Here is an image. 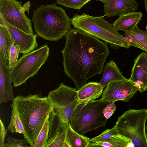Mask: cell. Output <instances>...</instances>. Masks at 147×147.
I'll use <instances>...</instances> for the list:
<instances>
[{
  "instance_id": "cell-1",
  "label": "cell",
  "mask_w": 147,
  "mask_h": 147,
  "mask_svg": "<svg viewBox=\"0 0 147 147\" xmlns=\"http://www.w3.org/2000/svg\"><path fill=\"white\" fill-rule=\"evenodd\" d=\"M65 36L66 42L61 51L64 70L78 90L88 79L102 73L109 51L107 43L74 27Z\"/></svg>"
},
{
  "instance_id": "cell-2",
  "label": "cell",
  "mask_w": 147,
  "mask_h": 147,
  "mask_svg": "<svg viewBox=\"0 0 147 147\" xmlns=\"http://www.w3.org/2000/svg\"><path fill=\"white\" fill-rule=\"evenodd\" d=\"M12 101L24 128V138L32 147L54 106L47 96L40 94L19 96Z\"/></svg>"
},
{
  "instance_id": "cell-3",
  "label": "cell",
  "mask_w": 147,
  "mask_h": 147,
  "mask_svg": "<svg viewBox=\"0 0 147 147\" xmlns=\"http://www.w3.org/2000/svg\"><path fill=\"white\" fill-rule=\"evenodd\" d=\"M31 21L37 36L50 41L60 39L71 29V19L55 3L38 7L34 11Z\"/></svg>"
},
{
  "instance_id": "cell-4",
  "label": "cell",
  "mask_w": 147,
  "mask_h": 147,
  "mask_svg": "<svg viewBox=\"0 0 147 147\" xmlns=\"http://www.w3.org/2000/svg\"><path fill=\"white\" fill-rule=\"evenodd\" d=\"M104 16L95 17L84 13H76L71 19L74 28L100 39L111 47L117 49L120 47L129 48V44L124 38L112 24L106 21Z\"/></svg>"
},
{
  "instance_id": "cell-5",
  "label": "cell",
  "mask_w": 147,
  "mask_h": 147,
  "mask_svg": "<svg viewBox=\"0 0 147 147\" xmlns=\"http://www.w3.org/2000/svg\"><path fill=\"white\" fill-rule=\"evenodd\" d=\"M111 102L100 99L79 103L72 115L69 123L71 127L77 133L83 135L105 126L107 119L103 111Z\"/></svg>"
},
{
  "instance_id": "cell-6",
  "label": "cell",
  "mask_w": 147,
  "mask_h": 147,
  "mask_svg": "<svg viewBox=\"0 0 147 147\" xmlns=\"http://www.w3.org/2000/svg\"><path fill=\"white\" fill-rule=\"evenodd\" d=\"M147 109L129 110L118 117L115 126L119 134L131 139L135 147H147Z\"/></svg>"
},
{
  "instance_id": "cell-7",
  "label": "cell",
  "mask_w": 147,
  "mask_h": 147,
  "mask_svg": "<svg viewBox=\"0 0 147 147\" xmlns=\"http://www.w3.org/2000/svg\"><path fill=\"white\" fill-rule=\"evenodd\" d=\"M49 53V48L45 43L35 50L23 54L11 69L14 86L25 83L28 79L37 74Z\"/></svg>"
},
{
  "instance_id": "cell-8",
  "label": "cell",
  "mask_w": 147,
  "mask_h": 147,
  "mask_svg": "<svg viewBox=\"0 0 147 147\" xmlns=\"http://www.w3.org/2000/svg\"><path fill=\"white\" fill-rule=\"evenodd\" d=\"M30 3L28 1L23 6L16 0H0V16L11 25L28 34H33L31 21L25 15L29 14Z\"/></svg>"
},
{
  "instance_id": "cell-9",
  "label": "cell",
  "mask_w": 147,
  "mask_h": 147,
  "mask_svg": "<svg viewBox=\"0 0 147 147\" xmlns=\"http://www.w3.org/2000/svg\"><path fill=\"white\" fill-rule=\"evenodd\" d=\"M138 90L129 79L111 80L103 91L101 99L103 101L115 102L121 100L127 102Z\"/></svg>"
},
{
  "instance_id": "cell-10",
  "label": "cell",
  "mask_w": 147,
  "mask_h": 147,
  "mask_svg": "<svg viewBox=\"0 0 147 147\" xmlns=\"http://www.w3.org/2000/svg\"><path fill=\"white\" fill-rule=\"evenodd\" d=\"M141 93L147 90V53H140L134 60L129 79Z\"/></svg>"
},
{
  "instance_id": "cell-11",
  "label": "cell",
  "mask_w": 147,
  "mask_h": 147,
  "mask_svg": "<svg viewBox=\"0 0 147 147\" xmlns=\"http://www.w3.org/2000/svg\"><path fill=\"white\" fill-rule=\"evenodd\" d=\"M4 21L8 28L14 44L20 46V53L25 54L36 49L38 46L36 40L37 35L27 33Z\"/></svg>"
},
{
  "instance_id": "cell-12",
  "label": "cell",
  "mask_w": 147,
  "mask_h": 147,
  "mask_svg": "<svg viewBox=\"0 0 147 147\" xmlns=\"http://www.w3.org/2000/svg\"><path fill=\"white\" fill-rule=\"evenodd\" d=\"M47 96L54 107H61L77 100V91L61 83L57 88L50 91Z\"/></svg>"
},
{
  "instance_id": "cell-13",
  "label": "cell",
  "mask_w": 147,
  "mask_h": 147,
  "mask_svg": "<svg viewBox=\"0 0 147 147\" xmlns=\"http://www.w3.org/2000/svg\"><path fill=\"white\" fill-rule=\"evenodd\" d=\"M104 4V16H120L135 11L139 5L135 0H105Z\"/></svg>"
},
{
  "instance_id": "cell-14",
  "label": "cell",
  "mask_w": 147,
  "mask_h": 147,
  "mask_svg": "<svg viewBox=\"0 0 147 147\" xmlns=\"http://www.w3.org/2000/svg\"><path fill=\"white\" fill-rule=\"evenodd\" d=\"M11 69L0 61V103L13 100Z\"/></svg>"
},
{
  "instance_id": "cell-15",
  "label": "cell",
  "mask_w": 147,
  "mask_h": 147,
  "mask_svg": "<svg viewBox=\"0 0 147 147\" xmlns=\"http://www.w3.org/2000/svg\"><path fill=\"white\" fill-rule=\"evenodd\" d=\"M104 87L99 83L90 82L77 91V100L81 103L95 100L102 95Z\"/></svg>"
},
{
  "instance_id": "cell-16",
  "label": "cell",
  "mask_w": 147,
  "mask_h": 147,
  "mask_svg": "<svg viewBox=\"0 0 147 147\" xmlns=\"http://www.w3.org/2000/svg\"><path fill=\"white\" fill-rule=\"evenodd\" d=\"M142 16V12L133 11L121 15L112 25L117 31L124 32L133 30L138 25Z\"/></svg>"
},
{
  "instance_id": "cell-17",
  "label": "cell",
  "mask_w": 147,
  "mask_h": 147,
  "mask_svg": "<svg viewBox=\"0 0 147 147\" xmlns=\"http://www.w3.org/2000/svg\"><path fill=\"white\" fill-rule=\"evenodd\" d=\"M13 42V39L5 23L0 24V61L9 67V51Z\"/></svg>"
},
{
  "instance_id": "cell-18",
  "label": "cell",
  "mask_w": 147,
  "mask_h": 147,
  "mask_svg": "<svg viewBox=\"0 0 147 147\" xmlns=\"http://www.w3.org/2000/svg\"><path fill=\"white\" fill-rule=\"evenodd\" d=\"M103 76L99 83L105 87L111 80H120L126 78L123 75L118 66L112 60L105 65Z\"/></svg>"
},
{
  "instance_id": "cell-19",
  "label": "cell",
  "mask_w": 147,
  "mask_h": 147,
  "mask_svg": "<svg viewBox=\"0 0 147 147\" xmlns=\"http://www.w3.org/2000/svg\"><path fill=\"white\" fill-rule=\"evenodd\" d=\"M134 147L131 139L119 134L112 136L107 141L91 142L88 147Z\"/></svg>"
},
{
  "instance_id": "cell-20",
  "label": "cell",
  "mask_w": 147,
  "mask_h": 147,
  "mask_svg": "<svg viewBox=\"0 0 147 147\" xmlns=\"http://www.w3.org/2000/svg\"><path fill=\"white\" fill-rule=\"evenodd\" d=\"M90 139L80 135L71 127L69 123L67 129L65 140L69 147H88Z\"/></svg>"
},
{
  "instance_id": "cell-21",
  "label": "cell",
  "mask_w": 147,
  "mask_h": 147,
  "mask_svg": "<svg viewBox=\"0 0 147 147\" xmlns=\"http://www.w3.org/2000/svg\"><path fill=\"white\" fill-rule=\"evenodd\" d=\"M49 121L48 141L59 132L66 129L69 123L60 119L52 111L49 115Z\"/></svg>"
},
{
  "instance_id": "cell-22",
  "label": "cell",
  "mask_w": 147,
  "mask_h": 147,
  "mask_svg": "<svg viewBox=\"0 0 147 147\" xmlns=\"http://www.w3.org/2000/svg\"><path fill=\"white\" fill-rule=\"evenodd\" d=\"M135 41L138 48L147 53V31L142 30L137 25L132 30L125 32Z\"/></svg>"
},
{
  "instance_id": "cell-23",
  "label": "cell",
  "mask_w": 147,
  "mask_h": 147,
  "mask_svg": "<svg viewBox=\"0 0 147 147\" xmlns=\"http://www.w3.org/2000/svg\"><path fill=\"white\" fill-rule=\"evenodd\" d=\"M79 104L78 101L76 100L63 107H54L52 111L61 120L67 123H69L75 109Z\"/></svg>"
},
{
  "instance_id": "cell-24",
  "label": "cell",
  "mask_w": 147,
  "mask_h": 147,
  "mask_svg": "<svg viewBox=\"0 0 147 147\" xmlns=\"http://www.w3.org/2000/svg\"><path fill=\"white\" fill-rule=\"evenodd\" d=\"M10 106L11 109V114L10 123L7 127V130L13 133L15 132L24 135V137L26 134L24 127L20 118L15 108L11 104Z\"/></svg>"
},
{
  "instance_id": "cell-25",
  "label": "cell",
  "mask_w": 147,
  "mask_h": 147,
  "mask_svg": "<svg viewBox=\"0 0 147 147\" xmlns=\"http://www.w3.org/2000/svg\"><path fill=\"white\" fill-rule=\"evenodd\" d=\"M49 115L32 147H44L48 141L49 127Z\"/></svg>"
},
{
  "instance_id": "cell-26",
  "label": "cell",
  "mask_w": 147,
  "mask_h": 147,
  "mask_svg": "<svg viewBox=\"0 0 147 147\" xmlns=\"http://www.w3.org/2000/svg\"><path fill=\"white\" fill-rule=\"evenodd\" d=\"M67 128L57 133L47 141L44 147H64Z\"/></svg>"
},
{
  "instance_id": "cell-27",
  "label": "cell",
  "mask_w": 147,
  "mask_h": 147,
  "mask_svg": "<svg viewBox=\"0 0 147 147\" xmlns=\"http://www.w3.org/2000/svg\"><path fill=\"white\" fill-rule=\"evenodd\" d=\"M91 0H57V3L63 6L73 9H80Z\"/></svg>"
},
{
  "instance_id": "cell-28",
  "label": "cell",
  "mask_w": 147,
  "mask_h": 147,
  "mask_svg": "<svg viewBox=\"0 0 147 147\" xmlns=\"http://www.w3.org/2000/svg\"><path fill=\"white\" fill-rule=\"evenodd\" d=\"M117 129L114 126L111 129H108L103 132L100 135L90 139L91 142H106L111 137L115 135L119 134Z\"/></svg>"
},
{
  "instance_id": "cell-29",
  "label": "cell",
  "mask_w": 147,
  "mask_h": 147,
  "mask_svg": "<svg viewBox=\"0 0 147 147\" xmlns=\"http://www.w3.org/2000/svg\"><path fill=\"white\" fill-rule=\"evenodd\" d=\"M20 46L13 42L11 45L9 53V67L11 69L18 61L20 53Z\"/></svg>"
},
{
  "instance_id": "cell-30",
  "label": "cell",
  "mask_w": 147,
  "mask_h": 147,
  "mask_svg": "<svg viewBox=\"0 0 147 147\" xmlns=\"http://www.w3.org/2000/svg\"><path fill=\"white\" fill-rule=\"evenodd\" d=\"M7 143L5 144L4 147H30L27 140L24 138L21 139H17L11 137L7 139Z\"/></svg>"
},
{
  "instance_id": "cell-31",
  "label": "cell",
  "mask_w": 147,
  "mask_h": 147,
  "mask_svg": "<svg viewBox=\"0 0 147 147\" xmlns=\"http://www.w3.org/2000/svg\"><path fill=\"white\" fill-rule=\"evenodd\" d=\"M116 109L115 102H111L106 106L103 111L105 117L108 119L112 116Z\"/></svg>"
},
{
  "instance_id": "cell-32",
  "label": "cell",
  "mask_w": 147,
  "mask_h": 147,
  "mask_svg": "<svg viewBox=\"0 0 147 147\" xmlns=\"http://www.w3.org/2000/svg\"><path fill=\"white\" fill-rule=\"evenodd\" d=\"M0 147H4L5 139L7 134V129H5L3 123L0 119Z\"/></svg>"
},
{
  "instance_id": "cell-33",
  "label": "cell",
  "mask_w": 147,
  "mask_h": 147,
  "mask_svg": "<svg viewBox=\"0 0 147 147\" xmlns=\"http://www.w3.org/2000/svg\"><path fill=\"white\" fill-rule=\"evenodd\" d=\"M124 38L129 44L130 46H133L138 48L134 40L129 36L125 32Z\"/></svg>"
},
{
  "instance_id": "cell-34",
  "label": "cell",
  "mask_w": 147,
  "mask_h": 147,
  "mask_svg": "<svg viewBox=\"0 0 147 147\" xmlns=\"http://www.w3.org/2000/svg\"><path fill=\"white\" fill-rule=\"evenodd\" d=\"M144 1L146 11L147 13V0H144Z\"/></svg>"
},
{
  "instance_id": "cell-35",
  "label": "cell",
  "mask_w": 147,
  "mask_h": 147,
  "mask_svg": "<svg viewBox=\"0 0 147 147\" xmlns=\"http://www.w3.org/2000/svg\"><path fill=\"white\" fill-rule=\"evenodd\" d=\"M95 0L100 1H101L103 3H104L105 2V0Z\"/></svg>"
},
{
  "instance_id": "cell-36",
  "label": "cell",
  "mask_w": 147,
  "mask_h": 147,
  "mask_svg": "<svg viewBox=\"0 0 147 147\" xmlns=\"http://www.w3.org/2000/svg\"><path fill=\"white\" fill-rule=\"evenodd\" d=\"M146 137L147 139V126L146 127Z\"/></svg>"
},
{
  "instance_id": "cell-37",
  "label": "cell",
  "mask_w": 147,
  "mask_h": 147,
  "mask_svg": "<svg viewBox=\"0 0 147 147\" xmlns=\"http://www.w3.org/2000/svg\"><path fill=\"white\" fill-rule=\"evenodd\" d=\"M146 31H147V25L146 26Z\"/></svg>"
}]
</instances>
